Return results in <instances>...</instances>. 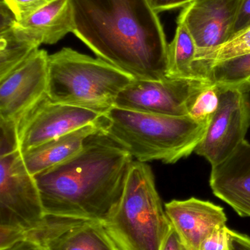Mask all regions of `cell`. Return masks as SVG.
Wrapping results in <instances>:
<instances>
[{
    "instance_id": "obj_1",
    "label": "cell",
    "mask_w": 250,
    "mask_h": 250,
    "mask_svg": "<svg viewBox=\"0 0 250 250\" xmlns=\"http://www.w3.org/2000/svg\"><path fill=\"white\" fill-rule=\"evenodd\" d=\"M72 33L133 79L167 78L168 44L148 0H70Z\"/></svg>"
},
{
    "instance_id": "obj_2",
    "label": "cell",
    "mask_w": 250,
    "mask_h": 250,
    "mask_svg": "<svg viewBox=\"0 0 250 250\" xmlns=\"http://www.w3.org/2000/svg\"><path fill=\"white\" fill-rule=\"evenodd\" d=\"M133 157L102 130L70 158L35 175L48 217L101 223L121 199Z\"/></svg>"
},
{
    "instance_id": "obj_3",
    "label": "cell",
    "mask_w": 250,
    "mask_h": 250,
    "mask_svg": "<svg viewBox=\"0 0 250 250\" xmlns=\"http://www.w3.org/2000/svg\"><path fill=\"white\" fill-rule=\"evenodd\" d=\"M209 120L136 112L114 108L104 115L102 131L136 161L174 164L195 152Z\"/></svg>"
},
{
    "instance_id": "obj_4",
    "label": "cell",
    "mask_w": 250,
    "mask_h": 250,
    "mask_svg": "<svg viewBox=\"0 0 250 250\" xmlns=\"http://www.w3.org/2000/svg\"><path fill=\"white\" fill-rule=\"evenodd\" d=\"M133 79L101 59L63 48L48 55L46 95L52 102L104 115Z\"/></svg>"
},
{
    "instance_id": "obj_5",
    "label": "cell",
    "mask_w": 250,
    "mask_h": 250,
    "mask_svg": "<svg viewBox=\"0 0 250 250\" xmlns=\"http://www.w3.org/2000/svg\"><path fill=\"white\" fill-rule=\"evenodd\" d=\"M118 250H160L172 226L151 167L133 162L120 202L102 223Z\"/></svg>"
},
{
    "instance_id": "obj_6",
    "label": "cell",
    "mask_w": 250,
    "mask_h": 250,
    "mask_svg": "<svg viewBox=\"0 0 250 250\" xmlns=\"http://www.w3.org/2000/svg\"><path fill=\"white\" fill-rule=\"evenodd\" d=\"M45 217L38 185L20 150L0 157V250L24 239Z\"/></svg>"
},
{
    "instance_id": "obj_7",
    "label": "cell",
    "mask_w": 250,
    "mask_h": 250,
    "mask_svg": "<svg viewBox=\"0 0 250 250\" xmlns=\"http://www.w3.org/2000/svg\"><path fill=\"white\" fill-rule=\"evenodd\" d=\"M219 86V105L210 117L195 154L211 167L228 157L245 140L250 127V86Z\"/></svg>"
},
{
    "instance_id": "obj_8",
    "label": "cell",
    "mask_w": 250,
    "mask_h": 250,
    "mask_svg": "<svg viewBox=\"0 0 250 250\" xmlns=\"http://www.w3.org/2000/svg\"><path fill=\"white\" fill-rule=\"evenodd\" d=\"M212 82L167 78L132 82L121 91L114 107L136 112L183 117L202 91Z\"/></svg>"
},
{
    "instance_id": "obj_9",
    "label": "cell",
    "mask_w": 250,
    "mask_h": 250,
    "mask_svg": "<svg viewBox=\"0 0 250 250\" xmlns=\"http://www.w3.org/2000/svg\"><path fill=\"white\" fill-rule=\"evenodd\" d=\"M104 115L91 110L52 102L47 95L16 123L22 154L68 132L97 121Z\"/></svg>"
},
{
    "instance_id": "obj_10",
    "label": "cell",
    "mask_w": 250,
    "mask_h": 250,
    "mask_svg": "<svg viewBox=\"0 0 250 250\" xmlns=\"http://www.w3.org/2000/svg\"><path fill=\"white\" fill-rule=\"evenodd\" d=\"M48 58L45 50H36L0 79V120L17 123L27 110L46 95Z\"/></svg>"
},
{
    "instance_id": "obj_11",
    "label": "cell",
    "mask_w": 250,
    "mask_h": 250,
    "mask_svg": "<svg viewBox=\"0 0 250 250\" xmlns=\"http://www.w3.org/2000/svg\"><path fill=\"white\" fill-rule=\"evenodd\" d=\"M41 250H118L101 222L45 217L25 235Z\"/></svg>"
},
{
    "instance_id": "obj_12",
    "label": "cell",
    "mask_w": 250,
    "mask_h": 250,
    "mask_svg": "<svg viewBox=\"0 0 250 250\" xmlns=\"http://www.w3.org/2000/svg\"><path fill=\"white\" fill-rule=\"evenodd\" d=\"M241 2L242 0H195L183 7L181 15L196 44V59L231 38Z\"/></svg>"
},
{
    "instance_id": "obj_13",
    "label": "cell",
    "mask_w": 250,
    "mask_h": 250,
    "mask_svg": "<svg viewBox=\"0 0 250 250\" xmlns=\"http://www.w3.org/2000/svg\"><path fill=\"white\" fill-rule=\"evenodd\" d=\"M164 209L185 250H201L205 239L227 223L223 208L198 198L173 200Z\"/></svg>"
},
{
    "instance_id": "obj_14",
    "label": "cell",
    "mask_w": 250,
    "mask_h": 250,
    "mask_svg": "<svg viewBox=\"0 0 250 250\" xmlns=\"http://www.w3.org/2000/svg\"><path fill=\"white\" fill-rule=\"evenodd\" d=\"M209 185L214 195L240 217H250V143L245 140L226 160L211 167Z\"/></svg>"
},
{
    "instance_id": "obj_15",
    "label": "cell",
    "mask_w": 250,
    "mask_h": 250,
    "mask_svg": "<svg viewBox=\"0 0 250 250\" xmlns=\"http://www.w3.org/2000/svg\"><path fill=\"white\" fill-rule=\"evenodd\" d=\"M16 28L28 39L41 45H53L74 29L70 0H48L26 19L17 21Z\"/></svg>"
},
{
    "instance_id": "obj_16",
    "label": "cell",
    "mask_w": 250,
    "mask_h": 250,
    "mask_svg": "<svg viewBox=\"0 0 250 250\" xmlns=\"http://www.w3.org/2000/svg\"><path fill=\"white\" fill-rule=\"evenodd\" d=\"M104 116L97 121L37 146L23 153V163L32 176L48 170L77 154L88 137L102 130Z\"/></svg>"
},
{
    "instance_id": "obj_17",
    "label": "cell",
    "mask_w": 250,
    "mask_h": 250,
    "mask_svg": "<svg viewBox=\"0 0 250 250\" xmlns=\"http://www.w3.org/2000/svg\"><path fill=\"white\" fill-rule=\"evenodd\" d=\"M197 52L195 41L180 14L174 38L168 44L167 78L204 81L195 68Z\"/></svg>"
},
{
    "instance_id": "obj_18",
    "label": "cell",
    "mask_w": 250,
    "mask_h": 250,
    "mask_svg": "<svg viewBox=\"0 0 250 250\" xmlns=\"http://www.w3.org/2000/svg\"><path fill=\"white\" fill-rule=\"evenodd\" d=\"M17 23V22H16ZM14 26L0 31V79L25 61L39 45L28 39Z\"/></svg>"
},
{
    "instance_id": "obj_19",
    "label": "cell",
    "mask_w": 250,
    "mask_h": 250,
    "mask_svg": "<svg viewBox=\"0 0 250 250\" xmlns=\"http://www.w3.org/2000/svg\"><path fill=\"white\" fill-rule=\"evenodd\" d=\"M248 54H250V28L233 37L215 49L198 57L195 62V68L201 79L211 82L208 75L212 66Z\"/></svg>"
},
{
    "instance_id": "obj_20",
    "label": "cell",
    "mask_w": 250,
    "mask_h": 250,
    "mask_svg": "<svg viewBox=\"0 0 250 250\" xmlns=\"http://www.w3.org/2000/svg\"><path fill=\"white\" fill-rule=\"evenodd\" d=\"M208 76L217 86L235 87L248 84L250 79V54L214 64L210 68Z\"/></svg>"
},
{
    "instance_id": "obj_21",
    "label": "cell",
    "mask_w": 250,
    "mask_h": 250,
    "mask_svg": "<svg viewBox=\"0 0 250 250\" xmlns=\"http://www.w3.org/2000/svg\"><path fill=\"white\" fill-rule=\"evenodd\" d=\"M219 105V86L212 83L201 92L191 106L189 115L198 121H206Z\"/></svg>"
},
{
    "instance_id": "obj_22",
    "label": "cell",
    "mask_w": 250,
    "mask_h": 250,
    "mask_svg": "<svg viewBox=\"0 0 250 250\" xmlns=\"http://www.w3.org/2000/svg\"><path fill=\"white\" fill-rule=\"evenodd\" d=\"M0 157L19 150L16 123L0 120Z\"/></svg>"
},
{
    "instance_id": "obj_23",
    "label": "cell",
    "mask_w": 250,
    "mask_h": 250,
    "mask_svg": "<svg viewBox=\"0 0 250 250\" xmlns=\"http://www.w3.org/2000/svg\"><path fill=\"white\" fill-rule=\"evenodd\" d=\"M16 16L17 21L28 16L42 7L48 0H3Z\"/></svg>"
},
{
    "instance_id": "obj_24",
    "label": "cell",
    "mask_w": 250,
    "mask_h": 250,
    "mask_svg": "<svg viewBox=\"0 0 250 250\" xmlns=\"http://www.w3.org/2000/svg\"><path fill=\"white\" fill-rule=\"evenodd\" d=\"M227 226L216 229L201 245L200 250H231Z\"/></svg>"
},
{
    "instance_id": "obj_25",
    "label": "cell",
    "mask_w": 250,
    "mask_h": 250,
    "mask_svg": "<svg viewBox=\"0 0 250 250\" xmlns=\"http://www.w3.org/2000/svg\"><path fill=\"white\" fill-rule=\"evenodd\" d=\"M249 28H250V0H242L240 7L238 10L234 26L232 31L231 38Z\"/></svg>"
},
{
    "instance_id": "obj_26",
    "label": "cell",
    "mask_w": 250,
    "mask_h": 250,
    "mask_svg": "<svg viewBox=\"0 0 250 250\" xmlns=\"http://www.w3.org/2000/svg\"><path fill=\"white\" fill-rule=\"evenodd\" d=\"M157 13L178 7H184L195 0H148Z\"/></svg>"
},
{
    "instance_id": "obj_27",
    "label": "cell",
    "mask_w": 250,
    "mask_h": 250,
    "mask_svg": "<svg viewBox=\"0 0 250 250\" xmlns=\"http://www.w3.org/2000/svg\"><path fill=\"white\" fill-rule=\"evenodd\" d=\"M231 250H250V236L229 229Z\"/></svg>"
},
{
    "instance_id": "obj_28",
    "label": "cell",
    "mask_w": 250,
    "mask_h": 250,
    "mask_svg": "<svg viewBox=\"0 0 250 250\" xmlns=\"http://www.w3.org/2000/svg\"><path fill=\"white\" fill-rule=\"evenodd\" d=\"M160 250H182L180 239L173 226L164 239Z\"/></svg>"
},
{
    "instance_id": "obj_29",
    "label": "cell",
    "mask_w": 250,
    "mask_h": 250,
    "mask_svg": "<svg viewBox=\"0 0 250 250\" xmlns=\"http://www.w3.org/2000/svg\"><path fill=\"white\" fill-rule=\"evenodd\" d=\"M4 250H41V249L33 241L25 238Z\"/></svg>"
},
{
    "instance_id": "obj_30",
    "label": "cell",
    "mask_w": 250,
    "mask_h": 250,
    "mask_svg": "<svg viewBox=\"0 0 250 250\" xmlns=\"http://www.w3.org/2000/svg\"><path fill=\"white\" fill-rule=\"evenodd\" d=\"M248 84H249V85H250V80H249V81H248Z\"/></svg>"
},
{
    "instance_id": "obj_31",
    "label": "cell",
    "mask_w": 250,
    "mask_h": 250,
    "mask_svg": "<svg viewBox=\"0 0 250 250\" xmlns=\"http://www.w3.org/2000/svg\"><path fill=\"white\" fill-rule=\"evenodd\" d=\"M182 250H185L184 248H183V246H182Z\"/></svg>"
}]
</instances>
